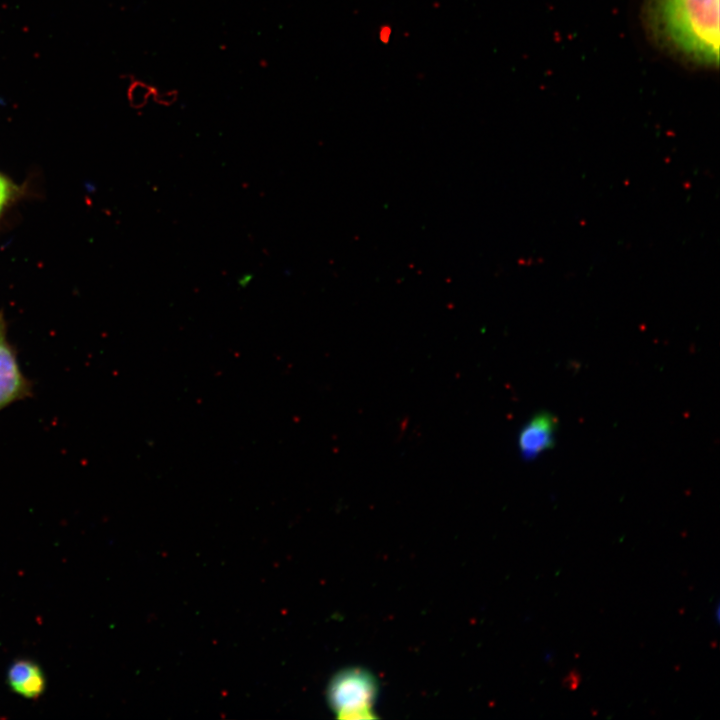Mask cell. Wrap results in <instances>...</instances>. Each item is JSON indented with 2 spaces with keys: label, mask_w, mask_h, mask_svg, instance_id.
Instances as JSON below:
<instances>
[{
  "label": "cell",
  "mask_w": 720,
  "mask_h": 720,
  "mask_svg": "<svg viewBox=\"0 0 720 720\" xmlns=\"http://www.w3.org/2000/svg\"><path fill=\"white\" fill-rule=\"evenodd\" d=\"M16 190V186L0 174V216L8 204L14 199Z\"/></svg>",
  "instance_id": "6"
},
{
  "label": "cell",
  "mask_w": 720,
  "mask_h": 720,
  "mask_svg": "<svg viewBox=\"0 0 720 720\" xmlns=\"http://www.w3.org/2000/svg\"><path fill=\"white\" fill-rule=\"evenodd\" d=\"M7 682L14 693L27 699L39 698L46 688L42 669L29 659H18L9 666Z\"/></svg>",
  "instance_id": "5"
},
{
  "label": "cell",
  "mask_w": 720,
  "mask_h": 720,
  "mask_svg": "<svg viewBox=\"0 0 720 720\" xmlns=\"http://www.w3.org/2000/svg\"><path fill=\"white\" fill-rule=\"evenodd\" d=\"M556 427V418L548 412L533 416L519 433L518 446L521 456L531 460L550 449L554 443Z\"/></svg>",
  "instance_id": "4"
},
{
  "label": "cell",
  "mask_w": 720,
  "mask_h": 720,
  "mask_svg": "<svg viewBox=\"0 0 720 720\" xmlns=\"http://www.w3.org/2000/svg\"><path fill=\"white\" fill-rule=\"evenodd\" d=\"M377 685L374 677L361 669H348L338 673L330 682L329 703L339 718H374L372 706Z\"/></svg>",
  "instance_id": "2"
},
{
  "label": "cell",
  "mask_w": 720,
  "mask_h": 720,
  "mask_svg": "<svg viewBox=\"0 0 720 720\" xmlns=\"http://www.w3.org/2000/svg\"><path fill=\"white\" fill-rule=\"evenodd\" d=\"M30 385L20 371L15 353L6 339V325L0 314V410L22 399Z\"/></svg>",
  "instance_id": "3"
},
{
  "label": "cell",
  "mask_w": 720,
  "mask_h": 720,
  "mask_svg": "<svg viewBox=\"0 0 720 720\" xmlns=\"http://www.w3.org/2000/svg\"><path fill=\"white\" fill-rule=\"evenodd\" d=\"M650 38L680 60L714 68L719 64V0H644Z\"/></svg>",
  "instance_id": "1"
}]
</instances>
